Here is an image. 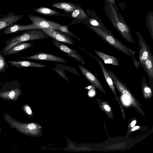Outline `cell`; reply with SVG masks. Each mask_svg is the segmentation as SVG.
I'll list each match as a JSON object with an SVG mask.
<instances>
[{
  "mask_svg": "<svg viewBox=\"0 0 153 153\" xmlns=\"http://www.w3.org/2000/svg\"><path fill=\"white\" fill-rule=\"evenodd\" d=\"M106 2L104 5L105 11L113 25L127 42L131 43L135 42L129 26L122 16L116 11L113 5Z\"/></svg>",
  "mask_w": 153,
  "mask_h": 153,
  "instance_id": "obj_1",
  "label": "cell"
},
{
  "mask_svg": "<svg viewBox=\"0 0 153 153\" xmlns=\"http://www.w3.org/2000/svg\"><path fill=\"white\" fill-rule=\"evenodd\" d=\"M50 38L40 29H33L26 30L22 34L13 37L6 40V44L1 52L4 56L7 51L16 45L23 42Z\"/></svg>",
  "mask_w": 153,
  "mask_h": 153,
  "instance_id": "obj_2",
  "label": "cell"
},
{
  "mask_svg": "<svg viewBox=\"0 0 153 153\" xmlns=\"http://www.w3.org/2000/svg\"><path fill=\"white\" fill-rule=\"evenodd\" d=\"M89 28L100 38L108 44L117 50L131 57L135 53L128 48L118 39L113 34H111L95 26L90 25Z\"/></svg>",
  "mask_w": 153,
  "mask_h": 153,
  "instance_id": "obj_3",
  "label": "cell"
},
{
  "mask_svg": "<svg viewBox=\"0 0 153 153\" xmlns=\"http://www.w3.org/2000/svg\"><path fill=\"white\" fill-rule=\"evenodd\" d=\"M40 29L52 39L72 45H74V42L71 38L72 36L69 34L53 29Z\"/></svg>",
  "mask_w": 153,
  "mask_h": 153,
  "instance_id": "obj_4",
  "label": "cell"
},
{
  "mask_svg": "<svg viewBox=\"0 0 153 153\" xmlns=\"http://www.w3.org/2000/svg\"><path fill=\"white\" fill-rule=\"evenodd\" d=\"M28 17L37 29H52L59 30V27L61 25L40 16L30 14Z\"/></svg>",
  "mask_w": 153,
  "mask_h": 153,
  "instance_id": "obj_5",
  "label": "cell"
},
{
  "mask_svg": "<svg viewBox=\"0 0 153 153\" xmlns=\"http://www.w3.org/2000/svg\"><path fill=\"white\" fill-rule=\"evenodd\" d=\"M136 34L137 36L139 47L138 59L140 65L142 67L144 62L151 52L149 46L139 31H137Z\"/></svg>",
  "mask_w": 153,
  "mask_h": 153,
  "instance_id": "obj_6",
  "label": "cell"
},
{
  "mask_svg": "<svg viewBox=\"0 0 153 153\" xmlns=\"http://www.w3.org/2000/svg\"><path fill=\"white\" fill-rule=\"evenodd\" d=\"M52 43L56 48L68 56L73 58L82 64H85V62L83 57L80 55L76 50L69 48L64 44L63 42L53 39Z\"/></svg>",
  "mask_w": 153,
  "mask_h": 153,
  "instance_id": "obj_7",
  "label": "cell"
},
{
  "mask_svg": "<svg viewBox=\"0 0 153 153\" xmlns=\"http://www.w3.org/2000/svg\"><path fill=\"white\" fill-rule=\"evenodd\" d=\"M19 58L51 61L62 63H68L66 60L61 57L43 52H39L32 56L26 57H20Z\"/></svg>",
  "mask_w": 153,
  "mask_h": 153,
  "instance_id": "obj_8",
  "label": "cell"
},
{
  "mask_svg": "<svg viewBox=\"0 0 153 153\" xmlns=\"http://www.w3.org/2000/svg\"><path fill=\"white\" fill-rule=\"evenodd\" d=\"M23 17V16L21 15H15L14 13L10 12L7 14L0 18V31L22 19Z\"/></svg>",
  "mask_w": 153,
  "mask_h": 153,
  "instance_id": "obj_9",
  "label": "cell"
},
{
  "mask_svg": "<svg viewBox=\"0 0 153 153\" xmlns=\"http://www.w3.org/2000/svg\"><path fill=\"white\" fill-rule=\"evenodd\" d=\"M7 62L10 64L11 66H14L17 68L47 67L45 65L28 60L8 61Z\"/></svg>",
  "mask_w": 153,
  "mask_h": 153,
  "instance_id": "obj_10",
  "label": "cell"
},
{
  "mask_svg": "<svg viewBox=\"0 0 153 153\" xmlns=\"http://www.w3.org/2000/svg\"><path fill=\"white\" fill-rule=\"evenodd\" d=\"M78 66L84 77L91 83L100 89L102 90V86L97 77L86 68L81 65Z\"/></svg>",
  "mask_w": 153,
  "mask_h": 153,
  "instance_id": "obj_11",
  "label": "cell"
},
{
  "mask_svg": "<svg viewBox=\"0 0 153 153\" xmlns=\"http://www.w3.org/2000/svg\"><path fill=\"white\" fill-rule=\"evenodd\" d=\"M33 29L37 28L32 24L27 25H20L18 24L15 23L4 29L3 33L8 35L20 31Z\"/></svg>",
  "mask_w": 153,
  "mask_h": 153,
  "instance_id": "obj_12",
  "label": "cell"
},
{
  "mask_svg": "<svg viewBox=\"0 0 153 153\" xmlns=\"http://www.w3.org/2000/svg\"><path fill=\"white\" fill-rule=\"evenodd\" d=\"M79 48H80L82 50H83L84 51H85L89 55L91 56V57H93L94 59H95L100 66L102 71V72L103 75L104 77V78L107 84L109 85V87L111 88V89L113 91L114 89L113 82L112 80L111 77L110 76L109 74L108 73L107 71L105 68L104 65L102 63L101 61L100 60V59L90 53L89 52L86 51L81 47H79Z\"/></svg>",
  "mask_w": 153,
  "mask_h": 153,
  "instance_id": "obj_13",
  "label": "cell"
},
{
  "mask_svg": "<svg viewBox=\"0 0 153 153\" xmlns=\"http://www.w3.org/2000/svg\"><path fill=\"white\" fill-rule=\"evenodd\" d=\"M33 45V44L28 42L18 43L11 48L5 56L11 55L26 50Z\"/></svg>",
  "mask_w": 153,
  "mask_h": 153,
  "instance_id": "obj_14",
  "label": "cell"
},
{
  "mask_svg": "<svg viewBox=\"0 0 153 153\" xmlns=\"http://www.w3.org/2000/svg\"><path fill=\"white\" fill-rule=\"evenodd\" d=\"M94 51L103 60L105 64L119 66V60L115 57L107 55L101 51L94 50Z\"/></svg>",
  "mask_w": 153,
  "mask_h": 153,
  "instance_id": "obj_15",
  "label": "cell"
},
{
  "mask_svg": "<svg viewBox=\"0 0 153 153\" xmlns=\"http://www.w3.org/2000/svg\"><path fill=\"white\" fill-rule=\"evenodd\" d=\"M142 68L147 74L150 80L153 79V56L152 53L144 62Z\"/></svg>",
  "mask_w": 153,
  "mask_h": 153,
  "instance_id": "obj_16",
  "label": "cell"
},
{
  "mask_svg": "<svg viewBox=\"0 0 153 153\" xmlns=\"http://www.w3.org/2000/svg\"><path fill=\"white\" fill-rule=\"evenodd\" d=\"M51 6L53 7L63 9L67 12H72L78 6L73 3L68 2L56 3L52 4Z\"/></svg>",
  "mask_w": 153,
  "mask_h": 153,
  "instance_id": "obj_17",
  "label": "cell"
},
{
  "mask_svg": "<svg viewBox=\"0 0 153 153\" xmlns=\"http://www.w3.org/2000/svg\"><path fill=\"white\" fill-rule=\"evenodd\" d=\"M34 10L37 13L46 16H59L60 14L57 11L43 6L34 9Z\"/></svg>",
  "mask_w": 153,
  "mask_h": 153,
  "instance_id": "obj_18",
  "label": "cell"
},
{
  "mask_svg": "<svg viewBox=\"0 0 153 153\" xmlns=\"http://www.w3.org/2000/svg\"><path fill=\"white\" fill-rule=\"evenodd\" d=\"M89 22L90 25L96 27L108 33L113 34L111 31L108 30L105 26L97 15L95 17L89 19Z\"/></svg>",
  "mask_w": 153,
  "mask_h": 153,
  "instance_id": "obj_19",
  "label": "cell"
},
{
  "mask_svg": "<svg viewBox=\"0 0 153 153\" xmlns=\"http://www.w3.org/2000/svg\"><path fill=\"white\" fill-rule=\"evenodd\" d=\"M72 16L77 19H86L87 15L85 11L80 6L77 7L72 12Z\"/></svg>",
  "mask_w": 153,
  "mask_h": 153,
  "instance_id": "obj_20",
  "label": "cell"
},
{
  "mask_svg": "<svg viewBox=\"0 0 153 153\" xmlns=\"http://www.w3.org/2000/svg\"><path fill=\"white\" fill-rule=\"evenodd\" d=\"M2 52L0 51V72L4 73L9 68V65Z\"/></svg>",
  "mask_w": 153,
  "mask_h": 153,
  "instance_id": "obj_21",
  "label": "cell"
},
{
  "mask_svg": "<svg viewBox=\"0 0 153 153\" xmlns=\"http://www.w3.org/2000/svg\"><path fill=\"white\" fill-rule=\"evenodd\" d=\"M55 65L56 66V67L62 68L64 70H66L77 76H79L78 73L73 67L58 63L56 64Z\"/></svg>",
  "mask_w": 153,
  "mask_h": 153,
  "instance_id": "obj_22",
  "label": "cell"
},
{
  "mask_svg": "<svg viewBox=\"0 0 153 153\" xmlns=\"http://www.w3.org/2000/svg\"><path fill=\"white\" fill-rule=\"evenodd\" d=\"M69 25H60L59 27V30L63 32L69 34L71 35L72 37H73L79 39L76 36L74 35L68 29V26Z\"/></svg>",
  "mask_w": 153,
  "mask_h": 153,
  "instance_id": "obj_23",
  "label": "cell"
},
{
  "mask_svg": "<svg viewBox=\"0 0 153 153\" xmlns=\"http://www.w3.org/2000/svg\"><path fill=\"white\" fill-rule=\"evenodd\" d=\"M52 69L56 72L62 77L68 81V79L66 75L65 70L61 68L56 67V68H52Z\"/></svg>",
  "mask_w": 153,
  "mask_h": 153,
  "instance_id": "obj_24",
  "label": "cell"
},
{
  "mask_svg": "<svg viewBox=\"0 0 153 153\" xmlns=\"http://www.w3.org/2000/svg\"><path fill=\"white\" fill-rule=\"evenodd\" d=\"M133 61L134 64L135 66L137 69H138L140 65V63L139 62L137 61L135 59V58L134 56V55H133L131 57Z\"/></svg>",
  "mask_w": 153,
  "mask_h": 153,
  "instance_id": "obj_25",
  "label": "cell"
},
{
  "mask_svg": "<svg viewBox=\"0 0 153 153\" xmlns=\"http://www.w3.org/2000/svg\"><path fill=\"white\" fill-rule=\"evenodd\" d=\"M27 127L30 129L33 130L35 129L36 128V126L35 124L34 123H31L28 125Z\"/></svg>",
  "mask_w": 153,
  "mask_h": 153,
  "instance_id": "obj_26",
  "label": "cell"
},
{
  "mask_svg": "<svg viewBox=\"0 0 153 153\" xmlns=\"http://www.w3.org/2000/svg\"><path fill=\"white\" fill-rule=\"evenodd\" d=\"M15 94V91L12 90L10 92L9 94V96L10 99H12L14 97Z\"/></svg>",
  "mask_w": 153,
  "mask_h": 153,
  "instance_id": "obj_27",
  "label": "cell"
},
{
  "mask_svg": "<svg viewBox=\"0 0 153 153\" xmlns=\"http://www.w3.org/2000/svg\"><path fill=\"white\" fill-rule=\"evenodd\" d=\"M103 108L107 111H109L111 109L110 107L107 105H104Z\"/></svg>",
  "mask_w": 153,
  "mask_h": 153,
  "instance_id": "obj_28",
  "label": "cell"
},
{
  "mask_svg": "<svg viewBox=\"0 0 153 153\" xmlns=\"http://www.w3.org/2000/svg\"><path fill=\"white\" fill-rule=\"evenodd\" d=\"M105 1H107V2L113 5H115V0H105Z\"/></svg>",
  "mask_w": 153,
  "mask_h": 153,
  "instance_id": "obj_29",
  "label": "cell"
},
{
  "mask_svg": "<svg viewBox=\"0 0 153 153\" xmlns=\"http://www.w3.org/2000/svg\"><path fill=\"white\" fill-rule=\"evenodd\" d=\"M26 110L27 113L28 114H31L32 113V111H31V110L30 109V108L29 107H28V106L26 107Z\"/></svg>",
  "mask_w": 153,
  "mask_h": 153,
  "instance_id": "obj_30",
  "label": "cell"
},
{
  "mask_svg": "<svg viewBox=\"0 0 153 153\" xmlns=\"http://www.w3.org/2000/svg\"><path fill=\"white\" fill-rule=\"evenodd\" d=\"M129 99L126 98H124L123 99V101L126 104H128L129 103V102L128 100Z\"/></svg>",
  "mask_w": 153,
  "mask_h": 153,
  "instance_id": "obj_31",
  "label": "cell"
},
{
  "mask_svg": "<svg viewBox=\"0 0 153 153\" xmlns=\"http://www.w3.org/2000/svg\"><path fill=\"white\" fill-rule=\"evenodd\" d=\"M136 123V122L135 120L133 121L131 123V127H134Z\"/></svg>",
  "mask_w": 153,
  "mask_h": 153,
  "instance_id": "obj_32",
  "label": "cell"
},
{
  "mask_svg": "<svg viewBox=\"0 0 153 153\" xmlns=\"http://www.w3.org/2000/svg\"><path fill=\"white\" fill-rule=\"evenodd\" d=\"M94 94H95V93L94 92V91H90L89 93V94L90 96H93V95H94Z\"/></svg>",
  "mask_w": 153,
  "mask_h": 153,
  "instance_id": "obj_33",
  "label": "cell"
},
{
  "mask_svg": "<svg viewBox=\"0 0 153 153\" xmlns=\"http://www.w3.org/2000/svg\"><path fill=\"white\" fill-rule=\"evenodd\" d=\"M139 128V126H136L132 128V129H131V131H134V130L138 129Z\"/></svg>",
  "mask_w": 153,
  "mask_h": 153,
  "instance_id": "obj_34",
  "label": "cell"
}]
</instances>
